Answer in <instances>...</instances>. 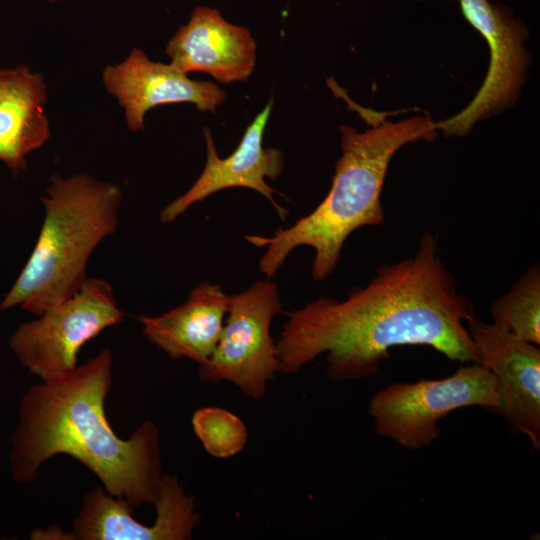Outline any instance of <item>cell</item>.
Instances as JSON below:
<instances>
[{
    "mask_svg": "<svg viewBox=\"0 0 540 540\" xmlns=\"http://www.w3.org/2000/svg\"><path fill=\"white\" fill-rule=\"evenodd\" d=\"M156 518L144 525L133 517L126 501L95 487L83 495L73 520L72 535L80 540H187L200 522L195 498L187 494L174 475L163 474L159 496L153 504Z\"/></svg>",
    "mask_w": 540,
    "mask_h": 540,
    "instance_id": "ba28073f",
    "label": "cell"
},
{
    "mask_svg": "<svg viewBox=\"0 0 540 540\" xmlns=\"http://www.w3.org/2000/svg\"><path fill=\"white\" fill-rule=\"evenodd\" d=\"M472 303L457 290L438 239L425 233L408 258L381 266L338 301L321 296L289 313L276 342L280 372L297 373L326 353L333 382L373 376L395 346H428L451 361L479 363L466 327Z\"/></svg>",
    "mask_w": 540,
    "mask_h": 540,
    "instance_id": "6da1fadb",
    "label": "cell"
},
{
    "mask_svg": "<svg viewBox=\"0 0 540 540\" xmlns=\"http://www.w3.org/2000/svg\"><path fill=\"white\" fill-rule=\"evenodd\" d=\"M121 197L115 183L84 173L53 174L37 242L0 309L19 306L38 316L77 293L92 252L117 229Z\"/></svg>",
    "mask_w": 540,
    "mask_h": 540,
    "instance_id": "277c9868",
    "label": "cell"
},
{
    "mask_svg": "<svg viewBox=\"0 0 540 540\" xmlns=\"http://www.w3.org/2000/svg\"><path fill=\"white\" fill-rule=\"evenodd\" d=\"M270 100L246 129L240 144L228 157L220 158L208 128L204 129L207 157L204 169L194 184L160 212L162 223H169L190 206L226 188L244 187L265 196L284 220L288 215L273 198L278 192L265 181L277 179L283 171V153L277 148H264L263 135L272 109Z\"/></svg>",
    "mask_w": 540,
    "mask_h": 540,
    "instance_id": "8fae6325",
    "label": "cell"
},
{
    "mask_svg": "<svg viewBox=\"0 0 540 540\" xmlns=\"http://www.w3.org/2000/svg\"><path fill=\"white\" fill-rule=\"evenodd\" d=\"M102 80L123 108L131 131L143 129L146 112L157 105L189 102L201 111L215 112L226 99L218 85L191 80L170 63L150 60L139 48H133L122 62L108 65Z\"/></svg>",
    "mask_w": 540,
    "mask_h": 540,
    "instance_id": "7c38bea8",
    "label": "cell"
},
{
    "mask_svg": "<svg viewBox=\"0 0 540 540\" xmlns=\"http://www.w3.org/2000/svg\"><path fill=\"white\" fill-rule=\"evenodd\" d=\"M166 54L186 74L206 72L228 84L251 75L256 43L247 28L226 21L217 9L199 6L169 40Z\"/></svg>",
    "mask_w": 540,
    "mask_h": 540,
    "instance_id": "4fadbf2b",
    "label": "cell"
},
{
    "mask_svg": "<svg viewBox=\"0 0 540 540\" xmlns=\"http://www.w3.org/2000/svg\"><path fill=\"white\" fill-rule=\"evenodd\" d=\"M46 100L41 74L25 66L0 70V161L13 174L26 170L27 155L50 136Z\"/></svg>",
    "mask_w": 540,
    "mask_h": 540,
    "instance_id": "9a60e30c",
    "label": "cell"
},
{
    "mask_svg": "<svg viewBox=\"0 0 540 540\" xmlns=\"http://www.w3.org/2000/svg\"><path fill=\"white\" fill-rule=\"evenodd\" d=\"M470 406L500 409L497 380L479 363L461 366L442 379L390 384L372 396L368 412L376 433L408 450H418L439 437V420Z\"/></svg>",
    "mask_w": 540,
    "mask_h": 540,
    "instance_id": "5b68a950",
    "label": "cell"
},
{
    "mask_svg": "<svg viewBox=\"0 0 540 540\" xmlns=\"http://www.w3.org/2000/svg\"><path fill=\"white\" fill-rule=\"evenodd\" d=\"M465 19L486 39L490 62L486 78L470 104L435 123L448 135H464L474 123L511 102L523 79V30L509 13L488 0H459Z\"/></svg>",
    "mask_w": 540,
    "mask_h": 540,
    "instance_id": "30bf717a",
    "label": "cell"
},
{
    "mask_svg": "<svg viewBox=\"0 0 540 540\" xmlns=\"http://www.w3.org/2000/svg\"><path fill=\"white\" fill-rule=\"evenodd\" d=\"M124 318L111 285L87 278L73 296L21 323L8 344L26 370L46 381L76 368L82 346Z\"/></svg>",
    "mask_w": 540,
    "mask_h": 540,
    "instance_id": "8992f818",
    "label": "cell"
},
{
    "mask_svg": "<svg viewBox=\"0 0 540 540\" xmlns=\"http://www.w3.org/2000/svg\"><path fill=\"white\" fill-rule=\"evenodd\" d=\"M112 365L105 348L72 371L27 389L8 456L16 483L34 482L45 461L65 454L95 474L107 493L133 508L155 503L164 474L160 433L150 420L127 439L113 431L105 414Z\"/></svg>",
    "mask_w": 540,
    "mask_h": 540,
    "instance_id": "7a4b0ae2",
    "label": "cell"
},
{
    "mask_svg": "<svg viewBox=\"0 0 540 540\" xmlns=\"http://www.w3.org/2000/svg\"><path fill=\"white\" fill-rule=\"evenodd\" d=\"M340 130L342 155L336 162L331 188L320 204L292 226L278 228L271 237H245L256 247H266L259 268L268 279L299 246L315 250L313 279L328 278L348 236L360 227L384 222L380 196L393 155L408 142L433 140L437 129L429 117L417 116L383 122L363 132L346 125Z\"/></svg>",
    "mask_w": 540,
    "mask_h": 540,
    "instance_id": "3957f363",
    "label": "cell"
},
{
    "mask_svg": "<svg viewBox=\"0 0 540 540\" xmlns=\"http://www.w3.org/2000/svg\"><path fill=\"white\" fill-rule=\"evenodd\" d=\"M281 310L278 285L268 278L230 295L221 337L212 355L199 365L200 379L230 382L247 397L261 400L280 372L271 323Z\"/></svg>",
    "mask_w": 540,
    "mask_h": 540,
    "instance_id": "52a82bcc",
    "label": "cell"
},
{
    "mask_svg": "<svg viewBox=\"0 0 540 540\" xmlns=\"http://www.w3.org/2000/svg\"><path fill=\"white\" fill-rule=\"evenodd\" d=\"M466 327L478 354L479 364L495 376L500 392L499 411L540 448V349L476 315Z\"/></svg>",
    "mask_w": 540,
    "mask_h": 540,
    "instance_id": "9c48e42d",
    "label": "cell"
},
{
    "mask_svg": "<svg viewBox=\"0 0 540 540\" xmlns=\"http://www.w3.org/2000/svg\"><path fill=\"white\" fill-rule=\"evenodd\" d=\"M50 2H56V1H59V0H49Z\"/></svg>",
    "mask_w": 540,
    "mask_h": 540,
    "instance_id": "ac0fdd59",
    "label": "cell"
},
{
    "mask_svg": "<svg viewBox=\"0 0 540 540\" xmlns=\"http://www.w3.org/2000/svg\"><path fill=\"white\" fill-rule=\"evenodd\" d=\"M230 295L210 282L196 286L188 299L158 316H140L142 334L171 359L199 365L215 350L224 327Z\"/></svg>",
    "mask_w": 540,
    "mask_h": 540,
    "instance_id": "5bb4252c",
    "label": "cell"
},
{
    "mask_svg": "<svg viewBox=\"0 0 540 540\" xmlns=\"http://www.w3.org/2000/svg\"><path fill=\"white\" fill-rule=\"evenodd\" d=\"M493 324L515 337L540 344V270L534 264L491 307Z\"/></svg>",
    "mask_w": 540,
    "mask_h": 540,
    "instance_id": "2e32d148",
    "label": "cell"
},
{
    "mask_svg": "<svg viewBox=\"0 0 540 540\" xmlns=\"http://www.w3.org/2000/svg\"><path fill=\"white\" fill-rule=\"evenodd\" d=\"M195 435L206 452L215 458H229L243 450L248 432L245 423L220 407H202L192 416Z\"/></svg>",
    "mask_w": 540,
    "mask_h": 540,
    "instance_id": "e0dca14e",
    "label": "cell"
}]
</instances>
